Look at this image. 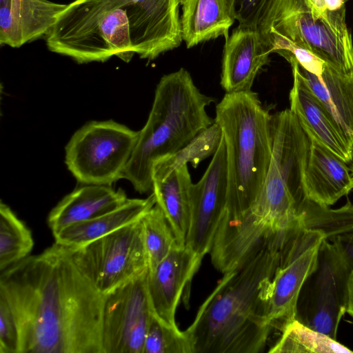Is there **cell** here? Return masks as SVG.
<instances>
[{
    "mask_svg": "<svg viewBox=\"0 0 353 353\" xmlns=\"http://www.w3.org/2000/svg\"><path fill=\"white\" fill-rule=\"evenodd\" d=\"M221 136V128L214 122L178 152L157 161L152 168V181L163 177L175 168L187 164L188 161L196 166L199 161L215 152Z\"/></svg>",
    "mask_w": 353,
    "mask_h": 353,
    "instance_id": "obj_28",
    "label": "cell"
},
{
    "mask_svg": "<svg viewBox=\"0 0 353 353\" xmlns=\"http://www.w3.org/2000/svg\"><path fill=\"white\" fill-rule=\"evenodd\" d=\"M0 293L15 316L20 353H103L104 295L54 242L3 270Z\"/></svg>",
    "mask_w": 353,
    "mask_h": 353,
    "instance_id": "obj_1",
    "label": "cell"
},
{
    "mask_svg": "<svg viewBox=\"0 0 353 353\" xmlns=\"http://www.w3.org/2000/svg\"><path fill=\"white\" fill-rule=\"evenodd\" d=\"M192 184L186 163L161 179H152V191L156 204L169 222L179 245H185L190 232Z\"/></svg>",
    "mask_w": 353,
    "mask_h": 353,
    "instance_id": "obj_22",
    "label": "cell"
},
{
    "mask_svg": "<svg viewBox=\"0 0 353 353\" xmlns=\"http://www.w3.org/2000/svg\"><path fill=\"white\" fill-rule=\"evenodd\" d=\"M181 10V35L188 48L219 37L226 40L236 21L231 0H184Z\"/></svg>",
    "mask_w": 353,
    "mask_h": 353,
    "instance_id": "obj_21",
    "label": "cell"
},
{
    "mask_svg": "<svg viewBox=\"0 0 353 353\" xmlns=\"http://www.w3.org/2000/svg\"><path fill=\"white\" fill-rule=\"evenodd\" d=\"M324 239L323 232L301 227L292 229L284 239L267 296V318L273 327L281 325L282 328L296 318L301 290L317 267Z\"/></svg>",
    "mask_w": 353,
    "mask_h": 353,
    "instance_id": "obj_11",
    "label": "cell"
},
{
    "mask_svg": "<svg viewBox=\"0 0 353 353\" xmlns=\"http://www.w3.org/2000/svg\"><path fill=\"white\" fill-rule=\"evenodd\" d=\"M270 126L272 157L262 191L250 212L233 225L250 245L301 226V210L307 199L304 176L310 139L290 109L271 114Z\"/></svg>",
    "mask_w": 353,
    "mask_h": 353,
    "instance_id": "obj_4",
    "label": "cell"
},
{
    "mask_svg": "<svg viewBox=\"0 0 353 353\" xmlns=\"http://www.w3.org/2000/svg\"><path fill=\"white\" fill-rule=\"evenodd\" d=\"M34 240L25 223L3 202L0 203V270L25 259Z\"/></svg>",
    "mask_w": 353,
    "mask_h": 353,
    "instance_id": "obj_25",
    "label": "cell"
},
{
    "mask_svg": "<svg viewBox=\"0 0 353 353\" xmlns=\"http://www.w3.org/2000/svg\"><path fill=\"white\" fill-rule=\"evenodd\" d=\"M139 134L112 120L89 122L68 143L65 164L81 184L111 185L123 179Z\"/></svg>",
    "mask_w": 353,
    "mask_h": 353,
    "instance_id": "obj_8",
    "label": "cell"
},
{
    "mask_svg": "<svg viewBox=\"0 0 353 353\" xmlns=\"http://www.w3.org/2000/svg\"><path fill=\"white\" fill-rule=\"evenodd\" d=\"M155 203L152 192L146 199H128L110 212L63 229L54 235L55 242L68 248L83 245L140 219Z\"/></svg>",
    "mask_w": 353,
    "mask_h": 353,
    "instance_id": "obj_23",
    "label": "cell"
},
{
    "mask_svg": "<svg viewBox=\"0 0 353 353\" xmlns=\"http://www.w3.org/2000/svg\"><path fill=\"white\" fill-rule=\"evenodd\" d=\"M300 223L304 229L321 232L330 240L353 232V203L347 200L343 206L332 209L307 199L301 208Z\"/></svg>",
    "mask_w": 353,
    "mask_h": 353,
    "instance_id": "obj_26",
    "label": "cell"
},
{
    "mask_svg": "<svg viewBox=\"0 0 353 353\" xmlns=\"http://www.w3.org/2000/svg\"><path fill=\"white\" fill-rule=\"evenodd\" d=\"M319 12L336 11L345 8L346 0H309Z\"/></svg>",
    "mask_w": 353,
    "mask_h": 353,
    "instance_id": "obj_33",
    "label": "cell"
},
{
    "mask_svg": "<svg viewBox=\"0 0 353 353\" xmlns=\"http://www.w3.org/2000/svg\"><path fill=\"white\" fill-rule=\"evenodd\" d=\"M270 119L252 90L225 93L216 106L228 166L226 208L219 225L244 216L261 194L272 157Z\"/></svg>",
    "mask_w": 353,
    "mask_h": 353,
    "instance_id": "obj_6",
    "label": "cell"
},
{
    "mask_svg": "<svg viewBox=\"0 0 353 353\" xmlns=\"http://www.w3.org/2000/svg\"><path fill=\"white\" fill-rule=\"evenodd\" d=\"M67 5L48 0H0V43L19 48L46 35Z\"/></svg>",
    "mask_w": 353,
    "mask_h": 353,
    "instance_id": "obj_17",
    "label": "cell"
},
{
    "mask_svg": "<svg viewBox=\"0 0 353 353\" xmlns=\"http://www.w3.org/2000/svg\"><path fill=\"white\" fill-rule=\"evenodd\" d=\"M328 241L342 263L350 272H353V232L336 235Z\"/></svg>",
    "mask_w": 353,
    "mask_h": 353,
    "instance_id": "obj_32",
    "label": "cell"
},
{
    "mask_svg": "<svg viewBox=\"0 0 353 353\" xmlns=\"http://www.w3.org/2000/svg\"><path fill=\"white\" fill-rule=\"evenodd\" d=\"M285 238L279 234L223 274L185 332L193 353H259L272 329L266 314L270 283Z\"/></svg>",
    "mask_w": 353,
    "mask_h": 353,
    "instance_id": "obj_3",
    "label": "cell"
},
{
    "mask_svg": "<svg viewBox=\"0 0 353 353\" xmlns=\"http://www.w3.org/2000/svg\"><path fill=\"white\" fill-rule=\"evenodd\" d=\"M257 28L271 53L284 57L303 48L339 70L353 71L345 8L322 13L309 0H269Z\"/></svg>",
    "mask_w": 353,
    "mask_h": 353,
    "instance_id": "obj_7",
    "label": "cell"
},
{
    "mask_svg": "<svg viewBox=\"0 0 353 353\" xmlns=\"http://www.w3.org/2000/svg\"><path fill=\"white\" fill-rule=\"evenodd\" d=\"M227 192V154L221 136L208 168L191 188V225L185 245L202 257L209 253L225 210Z\"/></svg>",
    "mask_w": 353,
    "mask_h": 353,
    "instance_id": "obj_13",
    "label": "cell"
},
{
    "mask_svg": "<svg viewBox=\"0 0 353 353\" xmlns=\"http://www.w3.org/2000/svg\"><path fill=\"white\" fill-rule=\"evenodd\" d=\"M0 353H20V334L15 316L0 293Z\"/></svg>",
    "mask_w": 353,
    "mask_h": 353,
    "instance_id": "obj_30",
    "label": "cell"
},
{
    "mask_svg": "<svg viewBox=\"0 0 353 353\" xmlns=\"http://www.w3.org/2000/svg\"><path fill=\"white\" fill-rule=\"evenodd\" d=\"M143 353H193L185 331L152 314L145 339Z\"/></svg>",
    "mask_w": 353,
    "mask_h": 353,
    "instance_id": "obj_29",
    "label": "cell"
},
{
    "mask_svg": "<svg viewBox=\"0 0 353 353\" xmlns=\"http://www.w3.org/2000/svg\"><path fill=\"white\" fill-rule=\"evenodd\" d=\"M352 160H353V152H352ZM352 174H353V170H352Z\"/></svg>",
    "mask_w": 353,
    "mask_h": 353,
    "instance_id": "obj_35",
    "label": "cell"
},
{
    "mask_svg": "<svg viewBox=\"0 0 353 353\" xmlns=\"http://www.w3.org/2000/svg\"><path fill=\"white\" fill-rule=\"evenodd\" d=\"M309 139L305 193L307 199L330 206L353 190V174L347 163L315 139Z\"/></svg>",
    "mask_w": 353,
    "mask_h": 353,
    "instance_id": "obj_18",
    "label": "cell"
},
{
    "mask_svg": "<svg viewBox=\"0 0 353 353\" xmlns=\"http://www.w3.org/2000/svg\"><path fill=\"white\" fill-rule=\"evenodd\" d=\"M69 248L75 265L103 295L148 270L141 219L83 245Z\"/></svg>",
    "mask_w": 353,
    "mask_h": 353,
    "instance_id": "obj_9",
    "label": "cell"
},
{
    "mask_svg": "<svg viewBox=\"0 0 353 353\" xmlns=\"http://www.w3.org/2000/svg\"><path fill=\"white\" fill-rule=\"evenodd\" d=\"M346 312L353 319V272H351L347 281V297Z\"/></svg>",
    "mask_w": 353,
    "mask_h": 353,
    "instance_id": "obj_34",
    "label": "cell"
},
{
    "mask_svg": "<svg viewBox=\"0 0 353 353\" xmlns=\"http://www.w3.org/2000/svg\"><path fill=\"white\" fill-rule=\"evenodd\" d=\"M128 199L123 190H116L111 185L82 184L51 210L48 224L54 235L70 225L110 212Z\"/></svg>",
    "mask_w": 353,
    "mask_h": 353,
    "instance_id": "obj_20",
    "label": "cell"
},
{
    "mask_svg": "<svg viewBox=\"0 0 353 353\" xmlns=\"http://www.w3.org/2000/svg\"><path fill=\"white\" fill-rule=\"evenodd\" d=\"M203 257L187 245L176 244L152 270L148 271L147 289L153 313L176 325L175 313L185 287L198 270Z\"/></svg>",
    "mask_w": 353,
    "mask_h": 353,
    "instance_id": "obj_14",
    "label": "cell"
},
{
    "mask_svg": "<svg viewBox=\"0 0 353 353\" xmlns=\"http://www.w3.org/2000/svg\"><path fill=\"white\" fill-rule=\"evenodd\" d=\"M291 65L293 85L289 94L290 110L296 115L308 137L315 139L346 163L352 160L353 148L341 136L327 111L304 81L296 61Z\"/></svg>",
    "mask_w": 353,
    "mask_h": 353,
    "instance_id": "obj_16",
    "label": "cell"
},
{
    "mask_svg": "<svg viewBox=\"0 0 353 353\" xmlns=\"http://www.w3.org/2000/svg\"><path fill=\"white\" fill-rule=\"evenodd\" d=\"M148 270L104 295L103 353H143L152 314L147 289Z\"/></svg>",
    "mask_w": 353,
    "mask_h": 353,
    "instance_id": "obj_12",
    "label": "cell"
},
{
    "mask_svg": "<svg viewBox=\"0 0 353 353\" xmlns=\"http://www.w3.org/2000/svg\"><path fill=\"white\" fill-rule=\"evenodd\" d=\"M269 0H231L240 26L257 27Z\"/></svg>",
    "mask_w": 353,
    "mask_h": 353,
    "instance_id": "obj_31",
    "label": "cell"
},
{
    "mask_svg": "<svg viewBox=\"0 0 353 353\" xmlns=\"http://www.w3.org/2000/svg\"><path fill=\"white\" fill-rule=\"evenodd\" d=\"M350 274L331 242L324 239L320 247L317 267L301 290L295 319L336 339L340 321L347 311Z\"/></svg>",
    "mask_w": 353,
    "mask_h": 353,
    "instance_id": "obj_10",
    "label": "cell"
},
{
    "mask_svg": "<svg viewBox=\"0 0 353 353\" xmlns=\"http://www.w3.org/2000/svg\"><path fill=\"white\" fill-rule=\"evenodd\" d=\"M148 261L152 271L177 244L174 232L159 206L155 203L141 218Z\"/></svg>",
    "mask_w": 353,
    "mask_h": 353,
    "instance_id": "obj_27",
    "label": "cell"
},
{
    "mask_svg": "<svg viewBox=\"0 0 353 353\" xmlns=\"http://www.w3.org/2000/svg\"><path fill=\"white\" fill-rule=\"evenodd\" d=\"M270 54L257 27L239 25L223 50L221 85L226 93L251 91L259 71L269 64Z\"/></svg>",
    "mask_w": 353,
    "mask_h": 353,
    "instance_id": "obj_15",
    "label": "cell"
},
{
    "mask_svg": "<svg viewBox=\"0 0 353 353\" xmlns=\"http://www.w3.org/2000/svg\"><path fill=\"white\" fill-rule=\"evenodd\" d=\"M184 0H75L58 15L46 37L51 52L79 63L134 54L153 60L178 48Z\"/></svg>",
    "mask_w": 353,
    "mask_h": 353,
    "instance_id": "obj_2",
    "label": "cell"
},
{
    "mask_svg": "<svg viewBox=\"0 0 353 353\" xmlns=\"http://www.w3.org/2000/svg\"><path fill=\"white\" fill-rule=\"evenodd\" d=\"M281 336L271 353H352L336 339L314 330L294 319L283 325Z\"/></svg>",
    "mask_w": 353,
    "mask_h": 353,
    "instance_id": "obj_24",
    "label": "cell"
},
{
    "mask_svg": "<svg viewBox=\"0 0 353 353\" xmlns=\"http://www.w3.org/2000/svg\"><path fill=\"white\" fill-rule=\"evenodd\" d=\"M297 64L306 85L353 148V71H342L325 63L321 72L316 75Z\"/></svg>",
    "mask_w": 353,
    "mask_h": 353,
    "instance_id": "obj_19",
    "label": "cell"
},
{
    "mask_svg": "<svg viewBox=\"0 0 353 353\" xmlns=\"http://www.w3.org/2000/svg\"><path fill=\"white\" fill-rule=\"evenodd\" d=\"M213 101L184 68L163 76L123 179L141 194L151 191L154 163L176 154L214 123L205 110Z\"/></svg>",
    "mask_w": 353,
    "mask_h": 353,
    "instance_id": "obj_5",
    "label": "cell"
}]
</instances>
